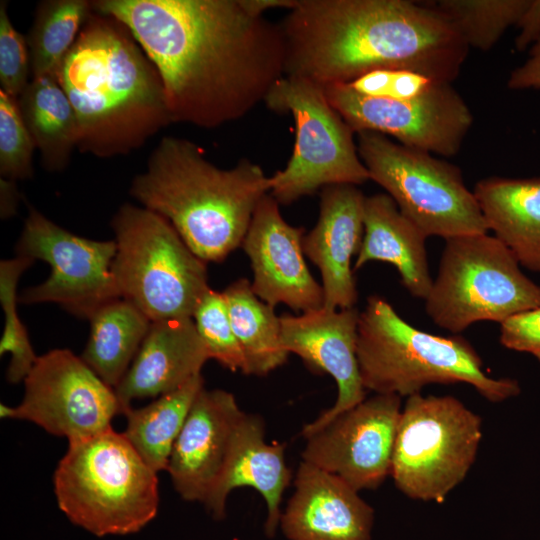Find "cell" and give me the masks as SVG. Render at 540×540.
<instances>
[{
    "label": "cell",
    "instance_id": "obj_1",
    "mask_svg": "<svg viewBox=\"0 0 540 540\" xmlns=\"http://www.w3.org/2000/svg\"><path fill=\"white\" fill-rule=\"evenodd\" d=\"M132 33L161 77L173 123L239 120L285 76L280 24L243 0H95Z\"/></svg>",
    "mask_w": 540,
    "mask_h": 540
},
{
    "label": "cell",
    "instance_id": "obj_2",
    "mask_svg": "<svg viewBox=\"0 0 540 540\" xmlns=\"http://www.w3.org/2000/svg\"><path fill=\"white\" fill-rule=\"evenodd\" d=\"M280 27L285 75L321 87L378 69H406L451 83L469 48L431 2L297 0Z\"/></svg>",
    "mask_w": 540,
    "mask_h": 540
},
{
    "label": "cell",
    "instance_id": "obj_3",
    "mask_svg": "<svg viewBox=\"0 0 540 540\" xmlns=\"http://www.w3.org/2000/svg\"><path fill=\"white\" fill-rule=\"evenodd\" d=\"M81 153L126 156L172 124L158 70L118 19L92 11L57 73Z\"/></svg>",
    "mask_w": 540,
    "mask_h": 540
},
{
    "label": "cell",
    "instance_id": "obj_4",
    "mask_svg": "<svg viewBox=\"0 0 540 540\" xmlns=\"http://www.w3.org/2000/svg\"><path fill=\"white\" fill-rule=\"evenodd\" d=\"M270 192V176L243 158L230 169L207 160L203 149L165 136L134 177L130 194L161 215L205 262H221L242 245L255 209Z\"/></svg>",
    "mask_w": 540,
    "mask_h": 540
},
{
    "label": "cell",
    "instance_id": "obj_5",
    "mask_svg": "<svg viewBox=\"0 0 540 540\" xmlns=\"http://www.w3.org/2000/svg\"><path fill=\"white\" fill-rule=\"evenodd\" d=\"M357 361L363 387L375 394L402 398L430 384L466 383L486 400L499 403L521 392L517 380L489 376L467 339L422 331L377 295L368 298L359 314Z\"/></svg>",
    "mask_w": 540,
    "mask_h": 540
},
{
    "label": "cell",
    "instance_id": "obj_6",
    "mask_svg": "<svg viewBox=\"0 0 540 540\" xmlns=\"http://www.w3.org/2000/svg\"><path fill=\"white\" fill-rule=\"evenodd\" d=\"M53 489L68 520L97 537L137 533L159 509L158 473L112 427L68 443Z\"/></svg>",
    "mask_w": 540,
    "mask_h": 540
},
{
    "label": "cell",
    "instance_id": "obj_7",
    "mask_svg": "<svg viewBox=\"0 0 540 540\" xmlns=\"http://www.w3.org/2000/svg\"><path fill=\"white\" fill-rule=\"evenodd\" d=\"M111 227L116 253L111 271L122 299L151 322L192 318L210 289L206 262L161 215L123 204Z\"/></svg>",
    "mask_w": 540,
    "mask_h": 540
},
{
    "label": "cell",
    "instance_id": "obj_8",
    "mask_svg": "<svg viewBox=\"0 0 540 540\" xmlns=\"http://www.w3.org/2000/svg\"><path fill=\"white\" fill-rule=\"evenodd\" d=\"M429 318L458 335L479 321L502 323L540 306V285L511 251L487 233L445 240L438 272L424 299Z\"/></svg>",
    "mask_w": 540,
    "mask_h": 540
},
{
    "label": "cell",
    "instance_id": "obj_9",
    "mask_svg": "<svg viewBox=\"0 0 540 540\" xmlns=\"http://www.w3.org/2000/svg\"><path fill=\"white\" fill-rule=\"evenodd\" d=\"M482 439V419L450 395L407 397L390 477L405 496L442 503L467 476Z\"/></svg>",
    "mask_w": 540,
    "mask_h": 540
},
{
    "label": "cell",
    "instance_id": "obj_10",
    "mask_svg": "<svg viewBox=\"0 0 540 540\" xmlns=\"http://www.w3.org/2000/svg\"><path fill=\"white\" fill-rule=\"evenodd\" d=\"M357 149L370 180L385 189L427 238L488 232L476 197L457 166L376 132L358 133Z\"/></svg>",
    "mask_w": 540,
    "mask_h": 540
},
{
    "label": "cell",
    "instance_id": "obj_11",
    "mask_svg": "<svg viewBox=\"0 0 540 540\" xmlns=\"http://www.w3.org/2000/svg\"><path fill=\"white\" fill-rule=\"evenodd\" d=\"M268 109L290 113L295 143L283 170L270 176L269 194L288 205L331 185L370 180L354 132L329 103L324 88L303 78L283 76L265 99Z\"/></svg>",
    "mask_w": 540,
    "mask_h": 540
},
{
    "label": "cell",
    "instance_id": "obj_12",
    "mask_svg": "<svg viewBox=\"0 0 540 540\" xmlns=\"http://www.w3.org/2000/svg\"><path fill=\"white\" fill-rule=\"evenodd\" d=\"M15 250L16 256L45 261L51 269L43 283L22 291L20 303H55L89 320L101 307L121 298L111 271L114 240L75 235L29 206Z\"/></svg>",
    "mask_w": 540,
    "mask_h": 540
},
{
    "label": "cell",
    "instance_id": "obj_13",
    "mask_svg": "<svg viewBox=\"0 0 540 540\" xmlns=\"http://www.w3.org/2000/svg\"><path fill=\"white\" fill-rule=\"evenodd\" d=\"M23 382L22 401L14 407L1 403L0 417L32 422L68 443L109 429L123 415L114 388L69 349L39 356Z\"/></svg>",
    "mask_w": 540,
    "mask_h": 540
},
{
    "label": "cell",
    "instance_id": "obj_14",
    "mask_svg": "<svg viewBox=\"0 0 540 540\" xmlns=\"http://www.w3.org/2000/svg\"><path fill=\"white\" fill-rule=\"evenodd\" d=\"M323 88L329 103L354 133L392 136L404 146L431 154L455 155L473 123L469 107L450 83H436L408 100L365 96L348 84Z\"/></svg>",
    "mask_w": 540,
    "mask_h": 540
},
{
    "label": "cell",
    "instance_id": "obj_15",
    "mask_svg": "<svg viewBox=\"0 0 540 540\" xmlns=\"http://www.w3.org/2000/svg\"><path fill=\"white\" fill-rule=\"evenodd\" d=\"M401 397L375 394L307 436L302 461L357 491L378 488L390 476Z\"/></svg>",
    "mask_w": 540,
    "mask_h": 540
},
{
    "label": "cell",
    "instance_id": "obj_16",
    "mask_svg": "<svg viewBox=\"0 0 540 540\" xmlns=\"http://www.w3.org/2000/svg\"><path fill=\"white\" fill-rule=\"evenodd\" d=\"M359 314L356 307L339 310L322 307L299 316L280 317L285 350L299 356L310 369L329 374L338 389L334 404L302 427L303 438L366 398L357 361Z\"/></svg>",
    "mask_w": 540,
    "mask_h": 540
},
{
    "label": "cell",
    "instance_id": "obj_17",
    "mask_svg": "<svg viewBox=\"0 0 540 540\" xmlns=\"http://www.w3.org/2000/svg\"><path fill=\"white\" fill-rule=\"evenodd\" d=\"M304 228L288 224L279 203L265 195L257 205L242 247L251 261L255 295L272 307L308 312L323 307V289L304 259Z\"/></svg>",
    "mask_w": 540,
    "mask_h": 540
},
{
    "label": "cell",
    "instance_id": "obj_18",
    "mask_svg": "<svg viewBox=\"0 0 540 540\" xmlns=\"http://www.w3.org/2000/svg\"><path fill=\"white\" fill-rule=\"evenodd\" d=\"M244 414L232 393L205 387L200 390L173 446L166 470L182 499L204 505L223 470Z\"/></svg>",
    "mask_w": 540,
    "mask_h": 540
},
{
    "label": "cell",
    "instance_id": "obj_19",
    "mask_svg": "<svg viewBox=\"0 0 540 540\" xmlns=\"http://www.w3.org/2000/svg\"><path fill=\"white\" fill-rule=\"evenodd\" d=\"M279 528L288 540H371L373 507L337 476L301 460Z\"/></svg>",
    "mask_w": 540,
    "mask_h": 540
},
{
    "label": "cell",
    "instance_id": "obj_20",
    "mask_svg": "<svg viewBox=\"0 0 540 540\" xmlns=\"http://www.w3.org/2000/svg\"><path fill=\"white\" fill-rule=\"evenodd\" d=\"M365 197L356 185L324 187L318 221L303 237L304 254L321 273L326 309L352 308L358 300L351 260L363 240Z\"/></svg>",
    "mask_w": 540,
    "mask_h": 540
},
{
    "label": "cell",
    "instance_id": "obj_21",
    "mask_svg": "<svg viewBox=\"0 0 540 540\" xmlns=\"http://www.w3.org/2000/svg\"><path fill=\"white\" fill-rule=\"evenodd\" d=\"M291 479L285 446L267 443L262 417L245 413L234 433L223 470L204 506L215 520H223L230 493L237 488H252L264 499V531L272 538L279 528L282 498Z\"/></svg>",
    "mask_w": 540,
    "mask_h": 540
},
{
    "label": "cell",
    "instance_id": "obj_22",
    "mask_svg": "<svg viewBox=\"0 0 540 540\" xmlns=\"http://www.w3.org/2000/svg\"><path fill=\"white\" fill-rule=\"evenodd\" d=\"M210 359L192 318L151 322L128 371L114 389L123 414L136 399L157 398L201 374Z\"/></svg>",
    "mask_w": 540,
    "mask_h": 540
},
{
    "label": "cell",
    "instance_id": "obj_23",
    "mask_svg": "<svg viewBox=\"0 0 540 540\" xmlns=\"http://www.w3.org/2000/svg\"><path fill=\"white\" fill-rule=\"evenodd\" d=\"M427 236L398 209L387 193L365 197L364 235L353 271L370 261L392 264L406 290L425 299L433 278L429 273Z\"/></svg>",
    "mask_w": 540,
    "mask_h": 540
},
{
    "label": "cell",
    "instance_id": "obj_24",
    "mask_svg": "<svg viewBox=\"0 0 540 540\" xmlns=\"http://www.w3.org/2000/svg\"><path fill=\"white\" fill-rule=\"evenodd\" d=\"M473 193L488 231L520 266L540 272V177H489L478 181Z\"/></svg>",
    "mask_w": 540,
    "mask_h": 540
},
{
    "label": "cell",
    "instance_id": "obj_25",
    "mask_svg": "<svg viewBox=\"0 0 540 540\" xmlns=\"http://www.w3.org/2000/svg\"><path fill=\"white\" fill-rule=\"evenodd\" d=\"M17 101L43 168L49 172L65 170L77 148L78 124L57 78H32Z\"/></svg>",
    "mask_w": 540,
    "mask_h": 540
},
{
    "label": "cell",
    "instance_id": "obj_26",
    "mask_svg": "<svg viewBox=\"0 0 540 540\" xmlns=\"http://www.w3.org/2000/svg\"><path fill=\"white\" fill-rule=\"evenodd\" d=\"M89 321L90 335L80 357L115 389L134 360L151 321L122 298L101 307Z\"/></svg>",
    "mask_w": 540,
    "mask_h": 540
},
{
    "label": "cell",
    "instance_id": "obj_27",
    "mask_svg": "<svg viewBox=\"0 0 540 540\" xmlns=\"http://www.w3.org/2000/svg\"><path fill=\"white\" fill-rule=\"evenodd\" d=\"M203 387L204 378L199 374L148 405L131 406L124 412L127 422L124 435L156 473L167 470L173 446Z\"/></svg>",
    "mask_w": 540,
    "mask_h": 540
},
{
    "label": "cell",
    "instance_id": "obj_28",
    "mask_svg": "<svg viewBox=\"0 0 540 540\" xmlns=\"http://www.w3.org/2000/svg\"><path fill=\"white\" fill-rule=\"evenodd\" d=\"M222 293L244 356L243 374L265 376L282 366L289 353L282 345L280 317L274 307L258 298L244 278L231 283Z\"/></svg>",
    "mask_w": 540,
    "mask_h": 540
},
{
    "label": "cell",
    "instance_id": "obj_29",
    "mask_svg": "<svg viewBox=\"0 0 540 540\" xmlns=\"http://www.w3.org/2000/svg\"><path fill=\"white\" fill-rule=\"evenodd\" d=\"M92 11V1L87 0H45L37 5L26 36L32 78H57Z\"/></svg>",
    "mask_w": 540,
    "mask_h": 540
},
{
    "label": "cell",
    "instance_id": "obj_30",
    "mask_svg": "<svg viewBox=\"0 0 540 540\" xmlns=\"http://www.w3.org/2000/svg\"><path fill=\"white\" fill-rule=\"evenodd\" d=\"M530 0H439L431 4L456 28L468 47L487 51L517 25Z\"/></svg>",
    "mask_w": 540,
    "mask_h": 540
},
{
    "label": "cell",
    "instance_id": "obj_31",
    "mask_svg": "<svg viewBox=\"0 0 540 540\" xmlns=\"http://www.w3.org/2000/svg\"><path fill=\"white\" fill-rule=\"evenodd\" d=\"M33 262V259L22 256L0 262V302L5 316L0 353L10 354L6 379L12 384L24 381L39 357L35 354L28 332L17 313V284L22 273Z\"/></svg>",
    "mask_w": 540,
    "mask_h": 540
},
{
    "label": "cell",
    "instance_id": "obj_32",
    "mask_svg": "<svg viewBox=\"0 0 540 540\" xmlns=\"http://www.w3.org/2000/svg\"><path fill=\"white\" fill-rule=\"evenodd\" d=\"M192 318L210 359L232 372L243 373L245 360L223 293L209 289L197 304Z\"/></svg>",
    "mask_w": 540,
    "mask_h": 540
},
{
    "label": "cell",
    "instance_id": "obj_33",
    "mask_svg": "<svg viewBox=\"0 0 540 540\" xmlns=\"http://www.w3.org/2000/svg\"><path fill=\"white\" fill-rule=\"evenodd\" d=\"M33 139L23 121L17 98L0 90V175L13 181L33 176Z\"/></svg>",
    "mask_w": 540,
    "mask_h": 540
},
{
    "label": "cell",
    "instance_id": "obj_34",
    "mask_svg": "<svg viewBox=\"0 0 540 540\" xmlns=\"http://www.w3.org/2000/svg\"><path fill=\"white\" fill-rule=\"evenodd\" d=\"M30 54L26 37L11 22L7 2H0V86L18 98L29 84Z\"/></svg>",
    "mask_w": 540,
    "mask_h": 540
},
{
    "label": "cell",
    "instance_id": "obj_35",
    "mask_svg": "<svg viewBox=\"0 0 540 540\" xmlns=\"http://www.w3.org/2000/svg\"><path fill=\"white\" fill-rule=\"evenodd\" d=\"M438 81L406 69H378L348 83L359 94L391 100H408L426 93Z\"/></svg>",
    "mask_w": 540,
    "mask_h": 540
},
{
    "label": "cell",
    "instance_id": "obj_36",
    "mask_svg": "<svg viewBox=\"0 0 540 540\" xmlns=\"http://www.w3.org/2000/svg\"><path fill=\"white\" fill-rule=\"evenodd\" d=\"M500 343L540 360V306L516 313L500 323Z\"/></svg>",
    "mask_w": 540,
    "mask_h": 540
},
{
    "label": "cell",
    "instance_id": "obj_37",
    "mask_svg": "<svg viewBox=\"0 0 540 540\" xmlns=\"http://www.w3.org/2000/svg\"><path fill=\"white\" fill-rule=\"evenodd\" d=\"M507 84L511 89L540 88V39L532 45L525 63L512 71Z\"/></svg>",
    "mask_w": 540,
    "mask_h": 540
},
{
    "label": "cell",
    "instance_id": "obj_38",
    "mask_svg": "<svg viewBox=\"0 0 540 540\" xmlns=\"http://www.w3.org/2000/svg\"><path fill=\"white\" fill-rule=\"evenodd\" d=\"M517 26L519 27V34L515 40L517 50L523 51L540 39V0H530Z\"/></svg>",
    "mask_w": 540,
    "mask_h": 540
},
{
    "label": "cell",
    "instance_id": "obj_39",
    "mask_svg": "<svg viewBox=\"0 0 540 540\" xmlns=\"http://www.w3.org/2000/svg\"><path fill=\"white\" fill-rule=\"evenodd\" d=\"M20 192L16 181L1 178L0 180V215L2 219L14 216L20 201Z\"/></svg>",
    "mask_w": 540,
    "mask_h": 540
},
{
    "label": "cell",
    "instance_id": "obj_40",
    "mask_svg": "<svg viewBox=\"0 0 540 540\" xmlns=\"http://www.w3.org/2000/svg\"><path fill=\"white\" fill-rule=\"evenodd\" d=\"M246 8L256 15H263L269 9L286 8L291 10L297 4V0H243Z\"/></svg>",
    "mask_w": 540,
    "mask_h": 540
}]
</instances>
